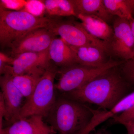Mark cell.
I'll return each instance as SVG.
<instances>
[{"instance_id": "cell-14", "label": "cell", "mask_w": 134, "mask_h": 134, "mask_svg": "<svg viewBox=\"0 0 134 134\" xmlns=\"http://www.w3.org/2000/svg\"><path fill=\"white\" fill-rule=\"evenodd\" d=\"M48 52L50 61L58 66L64 68L76 64L71 46L60 38L55 37L53 40Z\"/></svg>"}, {"instance_id": "cell-3", "label": "cell", "mask_w": 134, "mask_h": 134, "mask_svg": "<svg viewBox=\"0 0 134 134\" xmlns=\"http://www.w3.org/2000/svg\"><path fill=\"white\" fill-rule=\"evenodd\" d=\"M53 19L38 16L26 11L8 10L0 6V44L10 47L30 32L46 28Z\"/></svg>"}, {"instance_id": "cell-6", "label": "cell", "mask_w": 134, "mask_h": 134, "mask_svg": "<svg viewBox=\"0 0 134 134\" xmlns=\"http://www.w3.org/2000/svg\"><path fill=\"white\" fill-rule=\"evenodd\" d=\"M55 36L58 35L71 46L91 45L104 48L108 54V42L94 37L84 29L81 23L53 19L46 27Z\"/></svg>"}, {"instance_id": "cell-23", "label": "cell", "mask_w": 134, "mask_h": 134, "mask_svg": "<svg viewBox=\"0 0 134 134\" xmlns=\"http://www.w3.org/2000/svg\"><path fill=\"white\" fill-rule=\"evenodd\" d=\"M6 109L3 97L0 93V130L4 127L3 120L5 119L6 115Z\"/></svg>"}, {"instance_id": "cell-17", "label": "cell", "mask_w": 134, "mask_h": 134, "mask_svg": "<svg viewBox=\"0 0 134 134\" xmlns=\"http://www.w3.org/2000/svg\"><path fill=\"white\" fill-rule=\"evenodd\" d=\"M46 70H38L25 74L10 76L15 85L27 100L35 90L40 77Z\"/></svg>"}, {"instance_id": "cell-1", "label": "cell", "mask_w": 134, "mask_h": 134, "mask_svg": "<svg viewBox=\"0 0 134 134\" xmlns=\"http://www.w3.org/2000/svg\"><path fill=\"white\" fill-rule=\"evenodd\" d=\"M120 66L108 70L78 90L62 95L83 104L96 105L103 110L111 109L131 93L132 86L123 76Z\"/></svg>"}, {"instance_id": "cell-16", "label": "cell", "mask_w": 134, "mask_h": 134, "mask_svg": "<svg viewBox=\"0 0 134 134\" xmlns=\"http://www.w3.org/2000/svg\"><path fill=\"white\" fill-rule=\"evenodd\" d=\"M76 16L77 15L94 16L107 23L110 21L113 16L106 8L103 0H72Z\"/></svg>"}, {"instance_id": "cell-27", "label": "cell", "mask_w": 134, "mask_h": 134, "mask_svg": "<svg viewBox=\"0 0 134 134\" xmlns=\"http://www.w3.org/2000/svg\"><path fill=\"white\" fill-rule=\"evenodd\" d=\"M94 134H110L104 130H100Z\"/></svg>"}, {"instance_id": "cell-21", "label": "cell", "mask_w": 134, "mask_h": 134, "mask_svg": "<svg viewBox=\"0 0 134 134\" xmlns=\"http://www.w3.org/2000/svg\"><path fill=\"white\" fill-rule=\"evenodd\" d=\"M113 122L119 123L122 122L134 121V105L127 111L113 118Z\"/></svg>"}, {"instance_id": "cell-10", "label": "cell", "mask_w": 134, "mask_h": 134, "mask_svg": "<svg viewBox=\"0 0 134 134\" xmlns=\"http://www.w3.org/2000/svg\"><path fill=\"white\" fill-rule=\"evenodd\" d=\"M0 86V93L3 97L6 109L5 119L8 122V126L18 120L24 104L23 101L25 98L13 83L10 76L4 75L1 76Z\"/></svg>"}, {"instance_id": "cell-19", "label": "cell", "mask_w": 134, "mask_h": 134, "mask_svg": "<svg viewBox=\"0 0 134 134\" xmlns=\"http://www.w3.org/2000/svg\"><path fill=\"white\" fill-rule=\"evenodd\" d=\"M41 2L50 16H76L72 0H46Z\"/></svg>"}, {"instance_id": "cell-13", "label": "cell", "mask_w": 134, "mask_h": 134, "mask_svg": "<svg viewBox=\"0 0 134 134\" xmlns=\"http://www.w3.org/2000/svg\"><path fill=\"white\" fill-rule=\"evenodd\" d=\"M71 47L74 52L76 64L88 66H99L110 59L106 58L107 55L109 56L107 52L97 46L88 45Z\"/></svg>"}, {"instance_id": "cell-2", "label": "cell", "mask_w": 134, "mask_h": 134, "mask_svg": "<svg viewBox=\"0 0 134 134\" xmlns=\"http://www.w3.org/2000/svg\"><path fill=\"white\" fill-rule=\"evenodd\" d=\"M90 107L62 95L56 98L46 116L48 125L55 134H78L91 119L92 114Z\"/></svg>"}, {"instance_id": "cell-25", "label": "cell", "mask_w": 134, "mask_h": 134, "mask_svg": "<svg viewBox=\"0 0 134 134\" xmlns=\"http://www.w3.org/2000/svg\"><path fill=\"white\" fill-rule=\"evenodd\" d=\"M119 124L125 127L127 134H134V121L122 122H120Z\"/></svg>"}, {"instance_id": "cell-9", "label": "cell", "mask_w": 134, "mask_h": 134, "mask_svg": "<svg viewBox=\"0 0 134 134\" xmlns=\"http://www.w3.org/2000/svg\"><path fill=\"white\" fill-rule=\"evenodd\" d=\"M55 36L46 28L33 30L10 47V57L23 53H39L48 50Z\"/></svg>"}, {"instance_id": "cell-22", "label": "cell", "mask_w": 134, "mask_h": 134, "mask_svg": "<svg viewBox=\"0 0 134 134\" xmlns=\"http://www.w3.org/2000/svg\"><path fill=\"white\" fill-rule=\"evenodd\" d=\"M1 6L6 8L19 11V9L25 7L28 1H7L1 0Z\"/></svg>"}, {"instance_id": "cell-7", "label": "cell", "mask_w": 134, "mask_h": 134, "mask_svg": "<svg viewBox=\"0 0 134 134\" xmlns=\"http://www.w3.org/2000/svg\"><path fill=\"white\" fill-rule=\"evenodd\" d=\"M114 34L108 44V54L121 60L134 59V38L129 20L117 17L113 23Z\"/></svg>"}, {"instance_id": "cell-5", "label": "cell", "mask_w": 134, "mask_h": 134, "mask_svg": "<svg viewBox=\"0 0 134 134\" xmlns=\"http://www.w3.org/2000/svg\"><path fill=\"white\" fill-rule=\"evenodd\" d=\"M125 62L110 58L106 63L99 66L75 64L61 68L58 70L59 77L55 85V90L62 94L78 90L99 75L110 69L120 66Z\"/></svg>"}, {"instance_id": "cell-26", "label": "cell", "mask_w": 134, "mask_h": 134, "mask_svg": "<svg viewBox=\"0 0 134 134\" xmlns=\"http://www.w3.org/2000/svg\"><path fill=\"white\" fill-rule=\"evenodd\" d=\"M130 24V27H131V30H132V34L134 38V16L133 19L131 21H129Z\"/></svg>"}, {"instance_id": "cell-4", "label": "cell", "mask_w": 134, "mask_h": 134, "mask_svg": "<svg viewBox=\"0 0 134 134\" xmlns=\"http://www.w3.org/2000/svg\"><path fill=\"white\" fill-rule=\"evenodd\" d=\"M58 71L52 66L46 70L33 93L23 105L18 120L32 115L47 116L57 98L54 82Z\"/></svg>"}, {"instance_id": "cell-12", "label": "cell", "mask_w": 134, "mask_h": 134, "mask_svg": "<svg viewBox=\"0 0 134 134\" xmlns=\"http://www.w3.org/2000/svg\"><path fill=\"white\" fill-rule=\"evenodd\" d=\"M134 105V91L127 95L110 110H94L90 107L92 114L91 119L86 127L77 134H89L107 120L124 112Z\"/></svg>"}, {"instance_id": "cell-11", "label": "cell", "mask_w": 134, "mask_h": 134, "mask_svg": "<svg viewBox=\"0 0 134 134\" xmlns=\"http://www.w3.org/2000/svg\"><path fill=\"white\" fill-rule=\"evenodd\" d=\"M0 134H55L41 115L21 118L0 130Z\"/></svg>"}, {"instance_id": "cell-15", "label": "cell", "mask_w": 134, "mask_h": 134, "mask_svg": "<svg viewBox=\"0 0 134 134\" xmlns=\"http://www.w3.org/2000/svg\"><path fill=\"white\" fill-rule=\"evenodd\" d=\"M77 18L81 20L84 29L96 38L109 43L114 34L113 28L103 19L94 16L78 15Z\"/></svg>"}, {"instance_id": "cell-24", "label": "cell", "mask_w": 134, "mask_h": 134, "mask_svg": "<svg viewBox=\"0 0 134 134\" xmlns=\"http://www.w3.org/2000/svg\"><path fill=\"white\" fill-rule=\"evenodd\" d=\"M12 58L8 57L7 55L1 52L0 53V73H2L3 70L6 66L12 62Z\"/></svg>"}, {"instance_id": "cell-18", "label": "cell", "mask_w": 134, "mask_h": 134, "mask_svg": "<svg viewBox=\"0 0 134 134\" xmlns=\"http://www.w3.org/2000/svg\"><path fill=\"white\" fill-rule=\"evenodd\" d=\"M113 16L131 21L134 16V0H103Z\"/></svg>"}, {"instance_id": "cell-8", "label": "cell", "mask_w": 134, "mask_h": 134, "mask_svg": "<svg viewBox=\"0 0 134 134\" xmlns=\"http://www.w3.org/2000/svg\"><path fill=\"white\" fill-rule=\"evenodd\" d=\"M12 58L1 75L13 76L46 70L51 66L48 50L39 53H23Z\"/></svg>"}, {"instance_id": "cell-20", "label": "cell", "mask_w": 134, "mask_h": 134, "mask_svg": "<svg viewBox=\"0 0 134 134\" xmlns=\"http://www.w3.org/2000/svg\"><path fill=\"white\" fill-rule=\"evenodd\" d=\"M120 68L127 81L132 86H134V59L125 61Z\"/></svg>"}]
</instances>
